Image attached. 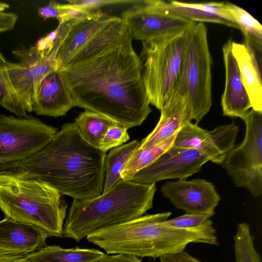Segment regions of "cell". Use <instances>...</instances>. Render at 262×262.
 Instances as JSON below:
<instances>
[{"label":"cell","mask_w":262,"mask_h":262,"mask_svg":"<svg viewBox=\"0 0 262 262\" xmlns=\"http://www.w3.org/2000/svg\"><path fill=\"white\" fill-rule=\"evenodd\" d=\"M126 30L83 58L59 70L75 106L101 114L127 129L152 112L139 56Z\"/></svg>","instance_id":"obj_1"},{"label":"cell","mask_w":262,"mask_h":262,"mask_svg":"<svg viewBox=\"0 0 262 262\" xmlns=\"http://www.w3.org/2000/svg\"><path fill=\"white\" fill-rule=\"evenodd\" d=\"M106 154L88 143L74 122L67 123L33 155L1 164L0 175L42 182L73 200L90 199L102 193Z\"/></svg>","instance_id":"obj_2"},{"label":"cell","mask_w":262,"mask_h":262,"mask_svg":"<svg viewBox=\"0 0 262 262\" xmlns=\"http://www.w3.org/2000/svg\"><path fill=\"white\" fill-rule=\"evenodd\" d=\"M170 212L142 215L121 224L98 229L86 236L88 242L107 254H122L138 257L157 258L179 252L191 243L218 244L212 222L181 229L167 226Z\"/></svg>","instance_id":"obj_3"},{"label":"cell","mask_w":262,"mask_h":262,"mask_svg":"<svg viewBox=\"0 0 262 262\" xmlns=\"http://www.w3.org/2000/svg\"><path fill=\"white\" fill-rule=\"evenodd\" d=\"M156 184L120 179L92 199H74L63 225L64 237L79 242L101 228L140 217L152 208Z\"/></svg>","instance_id":"obj_4"},{"label":"cell","mask_w":262,"mask_h":262,"mask_svg":"<svg viewBox=\"0 0 262 262\" xmlns=\"http://www.w3.org/2000/svg\"><path fill=\"white\" fill-rule=\"evenodd\" d=\"M42 182L0 175V209L6 217L35 226L48 236L61 237L68 205Z\"/></svg>","instance_id":"obj_5"},{"label":"cell","mask_w":262,"mask_h":262,"mask_svg":"<svg viewBox=\"0 0 262 262\" xmlns=\"http://www.w3.org/2000/svg\"><path fill=\"white\" fill-rule=\"evenodd\" d=\"M186 31L142 41L139 56L150 104L160 110L173 93L183 64Z\"/></svg>","instance_id":"obj_6"},{"label":"cell","mask_w":262,"mask_h":262,"mask_svg":"<svg viewBox=\"0 0 262 262\" xmlns=\"http://www.w3.org/2000/svg\"><path fill=\"white\" fill-rule=\"evenodd\" d=\"M212 63L207 28L203 23H195L186 31L183 64L176 89L187 94L192 120L197 125L212 105Z\"/></svg>","instance_id":"obj_7"},{"label":"cell","mask_w":262,"mask_h":262,"mask_svg":"<svg viewBox=\"0 0 262 262\" xmlns=\"http://www.w3.org/2000/svg\"><path fill=\"white\" fill-rule=\"evenodd\" d=\"M242 119L246 125L244 138L222 165L235 186L258 196L262 193V112L252 109Z\"/></svg>","instance_id":"obj_8"},{"label":"cell","mask_w":262,"mask_h":262,"mask_svg":"<svg viewBox=\"0 0 262 262\" xmlns=\"http://www.w3.org/2000/svg\"><path fill=\"white\" fill-rule=\"evenodd\" d=\"M58 131L32 116L0 114V165L28 158L46 145Z\"/></svg>","instance_id":"obj_9"},{"label":"cell","mask_w":262,"mask_h":262,"mask_svg":"<svg viewBox=\"0 0 262 262\" xmlns=\"http://www.w3.org/2000/svg\"><path fill=\"white\" fill-rule=\"evenodd\" d=\"M12 53L19 62L8 61L3 71L26 112L31 113L40 82L48 74L57 70L55 57L35 45L20 47Z\"/></svg>","instance_id":"obj_10"},{"label":"cell","mask_w":262,"mask_h":262,"mask_svg":"<svg viewBox=\"0 0 262 262\" xmlns=\"http://www.w3.org/2000/svg\"><path fill=\"white\" fill-rule=\"evenodd\" d=\"M161 0H141L120 17L133 38L142 41L187 30L196 23L165 13Z\"/></svg>","instance_id":"obj_11"},{"label":"cell","mask_w":262,"mask_h":262,"mask_svg":"<svg viewBox=\"0 0 262 262\" xmlns=\"http://www.w3.org/2000/svg\"><path fill=\"white\" fill-rule=\"evenodd\" d=\"M209 157L198 150L172 145L154 162L140 170L130 181L152 184L164 180H186L199 172Z\"/></svg>","instance_id":"obj_12"},{"label":"cell","mask_w":262,"mask_h":262,"mask_svg":"<svg viewBox=\"0 0 262 262\" xmlns=\"http://www.w3.org/2000/svg\"><path fill=\"white\" fill-rule=\"evenodd\" d=\"M238 131L234 123L207 130L190 122L176 133L172 145L198 150L212 162L222 165L234 147Z\"/></svg>","instance_id":"obj_13"},{"label":"cell","mask_w":262,"mask_h":262,"mask_svg":"<svg viewBox=\"0 0 262 262\" xmlns=\"http://www.w3.org/2000/svg\"><path fill=\"white\" fill-rule=\"evenodd\" d=\"M161 191L176 208L186 213L214 212L220 201L213 184L205 179L168 182L162 186Z\"/></svg>","instance_id":"obj_14"},{"label":"cell","mask_w":262,"mask_h":262,"mask_svg":"<svg viewBox=\"0 0 262 262\" xmlns=\"http://www.w3.org/2000/svg\"><path fill=\"white\" fill-rule=\"evenodd\" d=\"M115 17L104 13L95 18L67 21L66 31L55 55L56 69L59 70L67 66L71 59Z\"/></svg>","instance_id":"obj_15"},{"label":"cell","mask_w":262,"mask_h":262,"mask_svg":"<svg viewBox=\"0 0 262 262\" xmlns=\"http://www.w3.org/2000/svg\"><path fill=\"white\" fill-rule=\"evenodd\" d=\"M160 111L158 123L140 142L139 148H146L170 138L192 120L187 94L176 89Z\"/></svg>","instance_id":"obj_16"},{"label":"cell","mask_w":262,"mask_h":262,"mask_svg":"<svg viewBox=\"0 0 262 262\" xmlns=\"http://www.w3.org/2000/svg\"><path fill=\"white\" fill-rule=\"evenodd\" d=\"M232 42L230 39L223 47L225 84L221 105L223 115L242 119L251 108V104L232 52Z\"/></svg>","instance_id":"obj_17"},{"label":"cell","mask_w":262,"mask_h":262,"mask_svg":"<svg viewBox=\"0 0 262 262\" xmlns=\"http://www.w3.org/2000/svg\"><path fill=\"white\" fill-rule=\"evenodd\" d=\"M75 106L72 95L59 70L48 74L37 89L33 112L37 115L57 117L66 115Z\"/></svg>","instance_id":"obj_18"},{"label":"cell","mask_w":262,"mask_h":262,"mask_svg":"<svg viewBox=\"0 0 262 262\" xmlns=\"http://www.w3.org/2000/svg\"><path fill=\"white\" fill-rule=\"evenodd\" d=\"M48 234L40 228L6 217L0 221V249L27 254L46 245Z\"/></svg>","instance_id":"obj_19"},{"label":"cell","mask_w":262,"mask_h":262,"mask_svg":"<svg viewBox=\"0 0 262 262\" xmlns=\"http://www.w3.org/2000/svg\"><path fill=\"white\" fill-rule=\"evenodd\" d=\"M231 50L249 96L251 108L254 111L262 112L261 63L244 43L232 41Z\"/></svg>","instance_id":"obj_20"},{"label":"cell","mask_w":262,"mask_h":262,"mask_svg":"<svg viewBox=\"0 0 262 262\" xmlns=\"http://www.w3.org/2000/svg\"><path fill=\"white\" fill-rule=\"evenodd\" d=\"M104 254L95 249H66L58 246H49L26 255L24 260L26 262H91Z\"/></svg>","instance_id":"obj_21"},{"label":"cell","mask_w":262,"mask_h":262,"mask_svg":"<svg viewBox=\"0 0 262 262\" xmlns=\"http://www.w3.org/2000/svg\"><path fill=\"white\" fill-rule=\"evenodd\" d=\"M228 9L233 16L245 40V46L251 51L261 63L262 26L250 13L241 7L226 2Z\"/></svg>","instance_id":"obj_22"},{"label":"cell","mask_w":262,"mask_h":262,"mask_svg":"<svg viewBox=\"0 0 262 262\" xmlns=\"http://www.w3.org/2000/svg\"><path fill=\"white\" fill-rule=\"evenodd\" d=\"M140 142L134 140L110 149L104 161V180L102 193L112 188L121 179V173Z\"/></svg>","instance_id":"obj_23"},{"label":"cell","mask_w":262,"mask_h":262,"mask_svg":"<svg viewBox=\"0 0 262 262\" xmlns=\"http://www.w3.org/2000/svg\"><path fill=\"white\" fill-rule=\"evenodd\" d=\"M115 122L98 113L85 110L75 119V124L82 137L90 145L100 148L107 128Z\"/></svg>","instance_id":"obj_24"},{"label":"cell","mask_w":262,"mask_h":262,"mask_svg":"<svg viewBox=\"0 0 262 262\" xmlns=\"http://www.w3.org/2000/svg\"><path fill=\"white\" fill-rule=\"evenodd\" d=\"M176 134L170 138L152 146L138 147L126 163L121 173V179L130 180L137 172L157 160L173 143Z\"/></svg>","instance_id":"obj_25"},{"label":"cell","mask_w":262,"mask_h":262,"mask_svg":"<svg viewBox=\"0 0 262 262\" xmlns=\"http://www.w3.org/2000/svg\"><path fill=\"white\" fill-rule=\"evenodd\" d=\"M233 239L236 262H260L259 254L254 247V237L247 223L238 224Z\"/></svg>","instance_id":"obj_26"},{"label":"cell","mask_w":262,"mask_h":262,"mask_svg":"<svg viewBox=\"0 0 262 262\" xmlns=\"http://www.w3.org/2000/svg\"><path fill=\"white\" fill-rule=\"evenodd\" d=\"M7 62L0 51V106L18 117H27L28 113L11 88L3 71V68Z\"/></svg>","instance_id":"obj_27"},{"label":"cell","mask_w":262,"mask_h":262,"mask_svg":"<svg viewBox=\"0 0 262 262\" xmlns=\"http://www.w3.org/2000/svg\"><path fill=\"white\" fill-rule=\"evenodd\" d=\"M129 139L127 129L116 122L107 129L103 138L100 149L107 152L113 148L124 144Z\"/></svg>","instance_id":"obj_28"},{"label":"cell","mask_w":262,"mask_h":262,"mask_svg":"<svg viewBox=\"0 0 262 262\" xmlns=\"http://www.w3.org/2000/svg\"><path fill=\"white\" fill-rule=\"evenodd\" d=\"M214 215V212L202 213H186L185 214L162 222L165 226L189 229L201 226Z\"/></svg>","instance_id":"obj_29"},{"label":"cell","mask_w":262,"mask_h":262,"mask_svg":"<svg viewBox=\"0 0 262 262\" xmlns=\"http://www.w3.org/2000/svg\"><path fill=\"white\" fill-rule=\"evenodd\" d=\"M69 4L78 5L88 10H96L99 8L113 5L132 4L133 5L139 2L132 0H71L67 1Z\"/></svg>","instance_id":"obj_30"},{"label":"cell","mask_w":262,"mask_h":262,"mask_svg":"<svg viewBox=\"0 0 262 262\" xmlns=\"http://www.w3.org/2000/svg\"><path fill=\"white\" fill-rule=\"evenodd\" d=\"M64 10V4L50 1L48 5L39 8L38 15L44 20L55 18L59 20L62 16Z\"/></svg>","instance_id":"obj_31"},{"label":"cell","mask_w":262,"mask_h":262,"mask_svg":"<svg viewBox=\"0 0 262 262\" xmlns=\"http://www.w3.org/2000/svg\"><path fill=\"white\" fill-rule=\"evenodd\" d=\"M18 18L14 13L0 12V33L13 30Z\"/></svg>","instance_id":"obj_32"},{"label":"cell","mask_w":262,"mask_h":262,"mask_svg":"<svg viewBox=\"0 0 262 262\" xmlns=\"http://www.w3.org/2000/svg\"><path fill=\"white\" fill-rule=\"evenodd\" d=\"M159 258L160 262H202L184 251L165 254Z\"/></svg>","instance_id":"obj_33"},{"label":"cell","mask_w":262,"mask_h":262,"mask_svg":"<svg viewBox=\"0 0 262 262\" xmlns=\"http://www.w3.org/2000/svg\"><path fill=\"white\" fill-rule=\"evenodd\" d=\"M91 262H142V260L138 257L126 254H104L102 257Z\"/></svg>","instance_id":"obj_34"},{"label":"cell","mask_w":262,"mask_h":262,"mask_svg":"<svg viewBox=\"0 0 262 262\" xmlns=\"http://www.w3.org/2000/svg\"><path fill=\"white\" fill-rule=\"evenodd\" d=\"M26 253L0 249V262H26Z\"/></svg>","instance_id":"obj_35"},{"label":"cell","mask_w":262,"mask_h":262,"mask_svg":"<svg viewBox=\"0 0 262 262\" xmlns=\"http://www.w3.org/2000/svg\"><path fill=\"white\" fill-rule=\"evenodd\" d=\"M9 7L8 4L0 2V12H5V10L9 8Z\"/></svg>","instance_id":"obj_36"}]
</instances>
